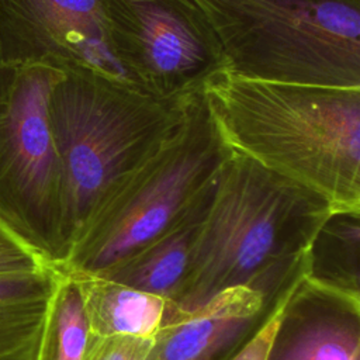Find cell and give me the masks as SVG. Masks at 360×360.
<instances>
[{
    "label": "cell",
    "instance_id": "1",
    "mask_svg": "<svg viewBox=\"0 0 360 360\" xmlns=\"http://www.w3.org/2000/svg\"><path fill=\"white\" fill-rule=\"evenodd\" d=\"M232 152L360 211V87L248 80L226 73L204 89Z\"/></svg>",
    "mask_w": 360,
    "mask_h": 360
},
{
    "label": "cell",
    "instance_id": "2",
    "mask_svg": "<svg viewBox=\"0 0 360 360\" xmlns=\"http://www.w3.org/2000/svg\"><path fill=\"white\" fill-rule=\"evenodd\" d=\"M332 205L312 190L231 152L200 225L166 325L222 291L259 287L302 257Z\"/></svg>",
    "mask_w": 360,
    "mask_h": 360
},
{
    "label": "cell",
    "instance_id": "3",
    "mask_svg": "<svg viewBox=\"0 0 360 360\" xmlns=\"http://www.w3.org/2000/svg\"><path fill=\"white\" fill-rule=\"evenodd\" d=\"M190 98L158 100L93 70L65 72L53 86L48 111L62 167L66 260L110 188L179 128Z\"/></svg>",
    "mask_w": 360,
    "mask_h": 360
},
{
    "label": "cell",
    "instance_id": "4",
    "mask_svg": "<svg viewBox=\"0 0 360 360\" xmlns=\"http://www.w3.org/2000/svg\"><path fill=\"white\" fill-rule=\"evenodd\" d=\"M204 93L179 128L105 194L60 273L100 276L166 233L215 181L231 155Z\"/></svg>",
    "mask_w": 360,
    "mask_h": 360
},
{
    "label": "cell",
    "instance_id": "5",
    "mask_svg": "<svg viewBox=\"0 0 360 360\" xmlns=\"http://www.w3.org/2000/svg\"><path fill=\"white\" fill-rule=\"evenodd\" d=\"M221 44L226 75L360 87V0H195Z\"/></svg>",
    "mask_w": 360,
    "mask_h": 360
},
{
    "label": "cell",
    "instance_id": "6",
    "mask_svg": "<svg viewBox=\"0 0 360 360\" xmlns=\"http://www.w3.org/2000/svg\"><path fill=\"white\" fill-rule=\"evenodd\" d=\"M63 75L42 63H0V224L55 269L66 250L62 167L48 103Z\"/></svg>",
    "mask_w": 360,
    "mask_h": 360
},
{
    "label": "cell",
    "instance_id": "7",
    "mask_svg": "<svg viewBox=\"0 0 360 360\" xmlns=\"http://www.w3.org/2000/svg\"><path fill=\"white\" fill-rule=\"evenodd\" d=\"M111 52L131 84L165 101L204 91L226 73L217 34L195 0H100Z\"/></svg>",
    "mask_w": 360,
    "mask_h": 360
},
{
    "label": "cell",
    "instance_id": "8",
    "mask_svg": "<svg viewBox=\"0 0 360 360\" xmlns=\"http://www.w3.org/2000/svg\"><path fill=\"white\" fill-rule=\"evenodd\" d=\"M0 63L93 70L129 83L111 52L100 0H0Z\"/></svg>",
    "mask_w": 360,
    "mask_h": 360
},
{
    "label": "cell",
    "instance_id": "9",
    "mask_svg": "<svg viewBox=\"0 0 360 360\" xmlns=\"http://www.w3.org/2000/svg\"><path fill=\"white\" fill-rule=\"evenodd\" d=\"M304 273L305 260L260 287L219 292L200 309L163 326L145 360H232L273 318Z\"/></svg>",
    "mask_w": 360,
    "mask_h": 360
},
{
    "label": "cell",
    "instance_id": "10",
    "mask_svg": "<svg viewBox=\"0 0 360 360\" xmlns=\"http://www.w3.org/2000/svg\"><path fill=\"white\" fill-rule=\"evenodd\" d=\"M264 360H360V300L302 276L277 312Z\"/></svg>",
    "mask_w": 360,
    "mask_h": 360
},
{
    "label": "cell",
    "instance_id": "11",
    "mask_svg": "<svg viewBox=\"0 0 360 360\" xmlns=\"http://www.w3.org/2000/svg\"><path fill=\"white\" fill-rule=\"evenodd\" d=\"M214 186L215 181L166 233L97 277L150 292L172 304L187 277L193 246Z\"/></svg>",
    "mask_w": 360,
    "mask_h": 360
},
{
    "label": "cell",
    "instance_id": "12",
    "mask_svg": "<svg viewBox=\"0 0 360 360\" xmlns=\"http://www.w3.org/2000/svg\"><path fill=\"white\" fill-rule=\"evenodd\" d=\"M75 278L91 335L152 338L166 326L170 302L165 298L104 277Z\"/></svg>",
    "mask_w": 360,
    "mask_h": 360
},
{
    "label": "cell",
    "instance_id": "13",
    "mask_svg": "<svg viewBox=\"0 0 360 360\" xmlns=\"http://www.w3.org/2000/svg\"><path fill=\"white\" fill-rule=\"evenodd\" d=\"M62 273L42 270L0 277V360H35L53 291Z\"/></svg>",
    "mask_w": 360,
    "mask_h": 360
},
{
    "label": "cell",
    "instance_id": "14",
    "mask_svg": "<svg viewBox=\"0 0 360 360\" xmlns=\"http://www.w3.org/2000/svg\"><path fill=\"white\" fill-rule=\"evenodd\" d=\"M304 276L360 300V211H333L323 221L305 252Z\"/></svg>",
    "mask_w": 360,
    "mask_h": 360
},
{
    "label": "cell",
    "instance_id": "15",
    "mask_svg": "<svg viewBox=\"0 0 360 360\" xmlns=\"http://www.w3.org/2000/svg\"><path fill=\"white\" fill-rule=\"evenodd\" d=\"M90 339L79 284L62 273L48 307L35 360H83Z\"/></svg>",
    "mask_w": 360,
    "mask_h": 360
},
{
    "label": "cell",
    "instance_id": "16",
    "mask_svg": "<svg viewBox=\"0 0 360 360\" xmlns=\"http://www.w3.org/2000/svg\"><path fill=\"white\" fill-rule=\"evenodd\" d=\"M153 343L152 338L91 335L83 360H145Z\"/></svg>",
    "mask_w": 360,
    "mask_h": 360
},
{
    "label": "cell",
    "instance_id": "17",
    "mask_svg": "<svg viewBox=\"0 0 360 360\" xmlns=\"http://www.w3.org/2000/svg\"><path fill=\"white\" fill-rule=\"evenodd\" d=\"M48 266L31 248L0 224V277L32 273Z\"/></svg>",
    "mask_w": 360,
    "mask_h": 360
},
{
    "label": "cell",
    "instance_id": "18",
    "mask_svg": "<svg viewBox=\"0 0 360 360\" xmlns=\"http://www.w3.org/2000/svg\"><path fill=\"white\" fill-rule=\"evenodd\" d=\"M280 309V308H278ZM278 312V311H277ZM277 312L273 318L246 343V346L232 360H264V354L276 325Z\"/></svg>",
    "mask_w": 360,
    "mask_h": 360
}]
</instances>
